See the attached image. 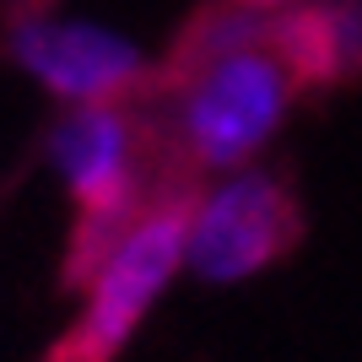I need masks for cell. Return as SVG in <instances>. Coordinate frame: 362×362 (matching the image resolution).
<instances>
[{
  "label": "cell",
  "mask_w": 362,
  "mask_h": 362,
  "mask_svg": "<svg viewBox=\"0 0 362 362\" xmlns=\"http://www.w3.org/2000/svg\"><path fill=\"white\" fill-rule=\"evenodd\" d=\"M157 119L146 103H92V108H65L44 130V163L65 184L76 216L65 233V287H81L103 255L124 238L157 195L184 189L179 179L157 173Z\"/></svg>",
  "instance_id": "cell-2"
},
{
  "label": "cell",
  "mask_w": 362,
  "mask_h": 362,
  "mask_svg": "<svg viewBox=\"0 0 362 362\" xmlns=\"http://www.w3.org/2000/svg\"><path fill=\"white\" fill-rule=\"evenodd\" d=\"M6 54L60 108L151 103L157 92V60L119 28H103L87 16H54L44 6H22L6 22Z\"/></svg>",
  "instance_id": "cell-5"
},
{
  "label": "cell",
  "mask_w": 362,
  "mask_h": 362,
  "mask_svg": "<svg viewBox=\"0 0 362 362\" xmlns=\"http://www.w3.org/2000/svg\"><path fill=\"white\" fill-rule=\"evenodd\" d=\"M233 6H255V11H281L287 0H233Z\"/></svg>",
  "instance_id": "cell-7"
},
{
  "label": "cell",
  "mask_w": 362,
  "mask_h": 362,
  "mask_svg": "<svg viewBox=\"0 0 362 362\" xmlns=\"http://www.w3.org/2000/svg\"><path fill=\"white\" fill-rule=\"evenodd\" d=\"M151 98L163 103V157H173L179 179L195 184L259 163V151L292 119L303 87L292 65L276 54L271 11L216 0L157 65Z\"/></svg>",
  "instance_id": "cell-1"
},
{
  "label": "cell",
  "mask_w": 362,
  "mask_h": 362,
  "mask_svg": "<svg viewBox=\"0 0 362 362\" xmlns=\"http://www.w3.org/2000/svg\"><path fill=\"white\" fill-rule=\"evenodd\" d=\"M303 243V206L287 173L265 163L195 184L184 216V271L206 287L255 281Z\"/></svg>",
  "instance_id": "cell-4"
},
{
  "label": "cell",
  "mask_w": 362,
  "mask_h": 362,
  "mask_svg": "<svg viewBox=\"0 0 362 362\" xmlns=\"http://www.w3.org/2000/svg\"><path fill=\"white\" fill-rule=\"evenodd\" d=\"M195 184L168 189L124 227V238L103 255V265L81 281V308L71 330L44 351V362H119L136 341L151 308L168 298L173 276L184 271V216H189Z\"/></svg>",
  "instance_id": "cell-3"
},
{
  "label": "cell",
  "mask_w": 362,
  "mask_h": 362,
  "mask_svg": "<svg viewBox=\"0 0 362 362\" xmlns=\"http://www.w3.org/2000/svg\"><path fill=\"white\" fill-rule=\"evenodd\" d=\"M276 54L303 92L341 87L362 76V0H287L271 11Z\"/></svg>",
  "instance_id": "cell-6"
}]
</instances>
